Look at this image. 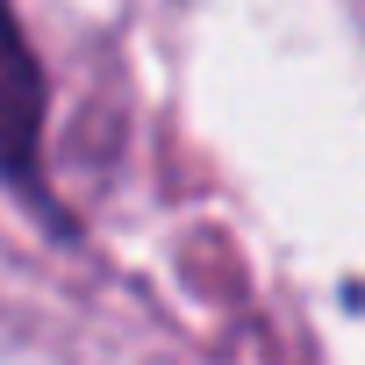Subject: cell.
<instances>
[{
    "label": "cell",
    "mask_w": 365,
    "mask_h": 365,
    "mask_svg": "<svg viewBox=\"0 0 365 365\" xmlns=\"http://www.w3.org/2000/svg\"><path fill=\"white\" fill-rule=\"evenodd\" d=\"M36 72H29V51L8 22V0H0V165L8 172H29L36 158Z\"/></svg>",
    "instance_id": "6da1fadb"
}]
</instances>
